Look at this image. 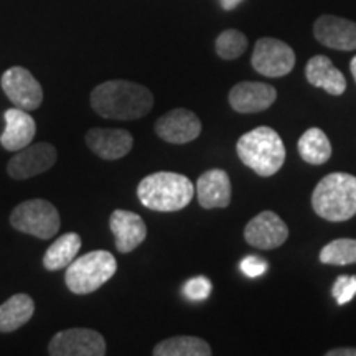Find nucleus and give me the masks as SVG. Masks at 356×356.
<instances>
[{
  "label": "nucleus",
  "instance_id": "nucleus-23",
  "mask_svg": "<svg viewBox=\"0 0 356 356\" xmlns=\"http://www.w3.org/2000/svg\"><path fill=\"white\" fill-rule=\"evenodd\" d=\"M211 353V346L203 338L190 335L167 338L154 348L155 356H210Z\"/></svg>",
  "mask_w": 356,
  "mask_h": 356
},
{
  "label": "nucleus",
  "instance_id": "nucleus-29",
  "mask_svg": "<svg viewBox=\"0 0 356 356\" xmlns=\"http://www.w3.org/2000/svg\"><path fill=\"white\" fill-rule=\"evenodd\" d=\"M327 356H356V346H340V348L328 350Z\"/></svg>",
  "mask_w": 356,
  "mask_h": 356
},
{
  "label": "nucleus",
  "instance_id": "nucleus-1",
  "mask_svg": "<svg viewBox=\"0 0 356 356\" xmlns=\"http://www.w3.org/2000/svg\"><path fill=\"white\" fill-rule=\"evenodd\" d=\"M89 101L95 113L113 121H136L154 108L152 91L126 79L101 83L92 89Z\"/></svg>",
  "mask_w": 356,
  "mask_h": 356
},
{
  "label": "nucleus",
  "instance_id": "nucleus-10",
  "mask_svg": "<svg viewBox=\"0 0 356 356\" xmlns=\"http://www.w3.org/2000/svg\"><path fill=\"white\" fill-rule=\"evenodd\" d=\"M58 152L55 145L48 142L30 144L22 149L8 160L7 172L15 180H26V178L37 177L44 173L55 165Z\"/></svg>",
  "mask_w": 356,
  "mask_h": 356
},
{
  "label": "nucleus",
  "instance_id": "nucleus-6",
  "mask_svg": "<svg viewBox=\"0 0 356 356\" xmlns=\"http://www.w3.org/2000/svg\"><path fill=\"white\" fill-rule=\"evenodd\" d=\"M10 225L17 231L38 239H51L60 231L61 220L55 204L35 198L17 204L10 215Z\"/></svg>",
  "mask_w": 356,
  "mask_h": 356
},
{
  "label": "nucleus",
  "instance_id": "nucleus-3",
  "mask_svg": "<svg viewBox=\"0 0 356 356\" xmlns=\"http://www.w3.org/2000/svg\"><path fill=\"white\" fill-rule=\"evenodd\" d=\"M236 152L244 165L259 177H273L286 162V145L273 127L261 126L241 136Z\"/></svg>",
  "mask_w": 356,
  "mask_h": 356
},
{
  "label": "nucleus",
  "instance_id": "nucleus-7",
  "mask_svg": "<svg viewBox=\"0 0 356 356\" xmlns=\"http://www.w3.org/2000/svg\"><path fill=\"white\" fill-rule=\"evenodd\" d=\"M251 63L262 76L282 78L296 66V53L282 40L264 37L254 44Z\"/></svg>",
  "mask_w": 356,
  "mask_h": 356
},
{
  "label": "nucleus",
  "instance_id": "nucleus-14",
  "mask_svg": "<svg viewBox=\"0 0 356 356\" xmlns=\"http://www.w3.org/2000/svg\"><path fill=\"white\" fill-rule=\"evenodd\" d=\"M314 35L323 47L340 51L356 50V22L337 15H322L315 20Z\"/></svg>",
  "mask_w": 356,
  "mask_h": 356
},
{
  "label": "nucleus",
  "instance_id": "nucleus-8",
  "mask_svg": "<svg viewBox=\"0 0 356 356\" xmlns=\"http://www.w3.org/2000/svg\"><path fill=\"white\" fill-rule=\"evenodd\" d=\"M48 351L53 356H102L106 355V340L91 328H70L51 338Z\"/></svg>",
  "mask_w": 356,
  "mask_h": 356
},
{
  "label": "nucleus",
  "instance_id": "nucleus-16",
  "mask_svg": "<svg viewBox=\"0 0 356 356\" xmlns=\"http://www.w3.org/2000/svg\"><path fill=\"white\" fill-rule=\"evenodd\" d=\"M109 228L115 238V248L122 254L132 252L147 238V226L137 213L115 210L109 218Z\"/></svg>",
  "mask_w": 356,
  "mask_h": 356
},
{
  "label": "nucleus",
  "instance_id": "nucleus-15",
  "mask_svg": "<svg viewBox=\"0 0 356 356\" xmlns=\"http://www.w3.org/2000/svg\"><path fill=\"white\" fill-rule=\"evenodd\" d=\"M86 144L97 157L119 160L132 150L134 137L124 129L95 127L86 134Z\"/></svg>",
  "mask_w": 356,
  "mask_h": 356
},
{
  "label": "nucleus",
  "instance_id": "nucleus-26",
  "mask_svg": "<svg viewBox=\"0 0 356 356\" xmlns=\"http://www.w3.org/2000/svg\"><path fill=\"white\" fill-rule=\"evenodd\" d=\"M332 296L338 305H345L350 300H353V297L356 296V275H340V277H337L332 289Z\"/></svg>",
  "mask_w": 356,
  "mask_h": 356
},
{
  "label": "nucleus",
  "instance_id": "nucleus-22",
  "mask_svg": "<svg viewBox=\"0 0 356 356\" xmlns=\"http://www.w3.org/2000/svg\"><path fill=\"white\" fill-rule=\"evenodd\" d=\"M299 155L310 165H323L332 157V144L322 129L310 127L299 139Z\"/></svg>",
  "mask_w": 356,
  "mask_h": 356
},
{
  "label": "nucleus",
  "instance_id": "nucleus-21",
  "mask_svg": "<svg viewBox=\"0 0 356 356\" xmlns=\"http://www.w3.org/2000/svg\"><path fill=\"white\" fill-rule=\"evenodd\" d=\"M81 249V236L76 233H66L56 239L43 256V267L47 270L66 269L78 257Z\"/></svg>",
  "mask_w": 356,
  "mask_h": 356
},
{
  "label": "nucleus",
  "instance_id": "nucleus-4",
  "mask_svg": "<svg viewBox=\"0 0 356 356\" xmlns=\"http://www.w3.org/2000/svg\"><path fill=\"white\" fill-rule=\"evenodd\" d=\"M312 208L323 220L348 221L356 216V177L350 173H328L312 193Z\"/></svg>",
  "mask_w": 356,
  "mask_h": 356
},
{
  "label": "nucleus",
  "instance_id": "nucleus-19",
  "mask_svg": "<svg viewBox=\"0 0 356 356\" xmlns=\"http://www.w3.org/2000/svg\"><path fill=\"white\" fill-rule=\"evenodd\" d=\"M305 76L312 86L323 89L332 96H341L346 91V79L340 70L325 55H315L305 66Z\"/></svg>",
  "mask_w": 356,
  "mask_h": 356
},
{
  "label": "nucleus",
  "instance_id": "nucleus-25",
  "mask_svg": "<svg viewBox=\"0 0 356 356\" xmlns=\"http://www.w3.org/2000/svg\"><path fill=\"white\" fill-rule=\"evenodd\" d=\"M215 50L221 60H236V58L243 56L244 51L248 50L246 35L234 29L225 30V32L218 35Z\"/></svg>",
  "mask_w": 356,
  "mask_h": 356
},
{
  "label": "nucleus",
  "instance_id": "nucleus-12",
  "mask_svg": "<svg viewBox=\"0 0 356 356\" xmlns=\"http://www.w3.org/2000/svg\"><path fill=\"white\" fill-rule=\"evenodd\" d=\"M155 134L168 144H188L202 134V121L188 109H173L155 122Z\"/></svg>",
  "mask_w": 356,
  "mask_h": 356
},
{
  "label": "nucleus",
  "instance_id": "nucleus-24",
  "mask_svg": "<svg viewBox=\"0 0 356 356\" xmlns=\"http://www.w3.org/2000/svg\"><path fill=\"white\" fill-rule=\"evenodd\" d=\"M320 262L328 266L356 264V239L341 238L328 243L320 251Z\"/></svg>",
  "mask_w": 356,
  "mask_h": 356
},
{
  "label": "nucleus",
  "instance_id": "nucleus-27",
  "mask_svg": "<svg viewBox=\"0 0 356 356\" xmlns=\"http://www.w3.org/2000/svg\"><path fill=\"white\" fill-rule=\"evenodd\" d=\"M213 284L211 280L204 275H197V277L186 280L184 286V293L186 299L190 300H204L211 296Z\"/></svg>",
  "mask_w": 356,
  "mask_h": 356
},
{
  "label": "nucleus",
  "instance_id": "nucleus-13",
  "mask_svg": "<svg viewBox=\"0 0 356 356\" xmlns=\"http://www.w3.org/2000/svg\"><path fill=\"white\" fill-rule=\"evenodd\" d=\"M229 106L236 113L256 114L269 109L277 99L274 86L261 81H243L234 84L229 91Z\"/></svg>",
  "mask_w": 356,
  "mask_h": 356
},
{
  "label": "nucleus",
  "instance_id": "nucleus-2",
  "mask_svg": "<svg viewBox=\"0 0 356 356\" xmlns=\"http://www.w3.org/2000/svg\"><path fill=\"white\" fill-rule=\"evenodd\" d=\"M137 197L152 211H180L195 197V185L188 177L173 172H155L142 178L137 186Z\"/></svg>",
  "mask_w": 356,
  "mask_h": 356
},
{
  "label": "nucleus",
  "instance_id": "nucleus-31",
  "mask_svg": "<svg viewBox=\"0 0 356 356\" xmlns=\"http://www.w3.org/2000/svg\"><path fill=\"white\" fill-rule=\"evenodd\" d=\"M350 71H351V74H353V79H355V83H356V56H353V60H351Z\"/></svg>",
  "mask_w": 356,
  "mask_h": 356
},
{
  "label": "nucleus",
  "instance_id": "nucleus-28",
  "mask_svg": "<svg viewBox=\"0 0 356 356\" xmlns=\"http://www.w3.org/2000/svg\"><path fill=\"white\" fill-rule=\"evenodd\" d=\"M239 267H241L244 275L254 279V277H261V275L266 273L267 262L264 259H261L259 256H246L241 261Z\"/></svg>",
  "mask_w": 356,
  "mask_h": 356
},
{
  "label": "nucleus",
  "instance_id": "nucleus-30",
  "mask_svg": "<svg viewBox=\"0 0 356 356\" xmlns=\"http://www.w3.org/2000/svg\"><path fill=\"white\" fill-rule=\"evenodd\" d=\"M241 2H244V0H220L221 7L225 8V10H234Z\"/></svg>",
  "mask_w": 356,
  "mask_h": 356
},
{
  "label": "nucleus",
  "instance_id": "nucleus-17",
  "mask_svg": "<svg viewBox=\"0 0 356 356\" xmlns=\"http://www.w3.org/2000/svg\"><path fill=\"white\" fill-rule=\"evenodd\" d=\"M3 119H6V129L0 136V144L3 149L10 150V152H19L32 144L35 134H37V124L29 114V111L19 108L7 109Z\"/></svg>",
  "mask_w": 356,
  "mask_h": 356
},
{
  "label": "nucleus",
  "instance_id": "nucleus-11",
  "mask_svg": "<svg viewBox=\"0 0 356 356\" xmlns=\"http://www.w3.org/2000/svg\"><path fill=\"white\" fill-rule=\"evenodd\" d=\"M289 238V228L282 218L274 211H262L256 215L244 228V239L252 248L275 249L282 246Z\"/></svg>",
  "mask_w": 356,
  "mask_h": 356
},
{
  "label": "nucleus",
  "instance_id": "nucleus-5",
  "mask_svg": "<svg viewBox=\"0 0 356 356\" xmlns=\"http://www.w3.org/2000/svg\"><path fill=\"white\" fill-rule=\"evenodd\" d=\"M118 270V261L109 251H91L66 267V287L76 296L96 292Z\"/></svg>",
  "mask_w": 356,
  "mask_h": 356
},
{
  "label": "nucleus",
  "instance_id": "nucleus-18",
  "mask_svg": "<svg viewBox=\"0 0 356 356\" xmlns=\"http://www.w3.org/2000/svg\"><path fill=\"white\" fill-rule=\"evenodd\" d=\"M195 193L200 207L204 210L226 208L231 203V180L229 175L221 168H211L198 178Z\"/></svg>",
  "mask_w": 356,
  "mask_h": 356
},
{
  "label": "nucleus",
  "instance_id": "nucleus-9",
  "mask_svg": "<svg viewBox=\"0 0 356 356\" xmlns=\"http://www.w3.org/2000/svg\"><path fill=\"white\" fill-rule=\"evenodd\" d=\"M2 89L15 108L35 111L43 102V89L37 78L22 66H12L2 74Z\"/></svg>",
  "mask_w": 356,
  "mask_h": 356
},
{
  "label": "nucleus",
  "instance_id": "nucleus-20",
  "mask_svg": "<svg viewBox=\"0 0 356 356\" xmlns=\"http://www.w3.org/2000/svg\"><path fill=\"white\" fill-rule=\"evenodd\" d=\"M35 314V302L26 293H15L0 305V332L10 333L19 330Z\"/></svg>",
  "mask_w": 356,
  "mask_h": 356
}]
</instances>
